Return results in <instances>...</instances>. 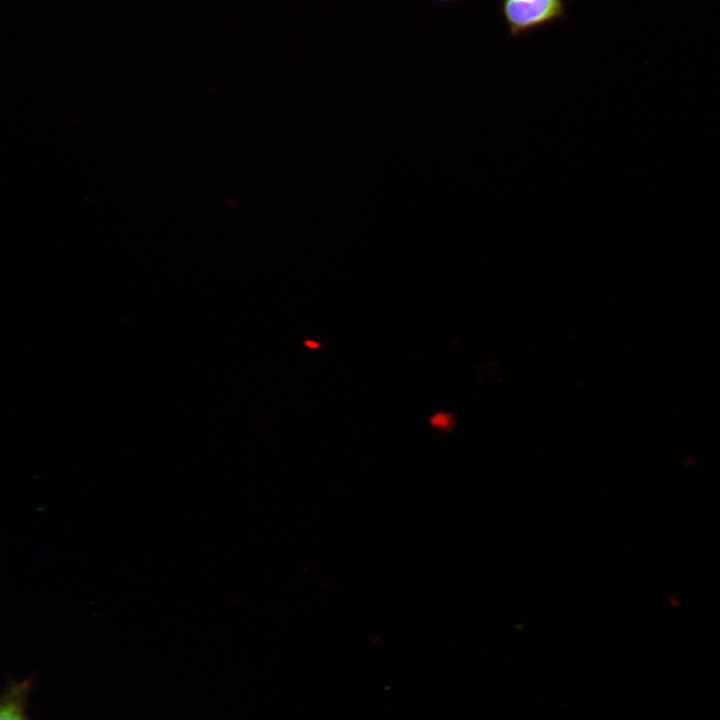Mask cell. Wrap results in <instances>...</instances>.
I'll return each instance as SVG.
<instances>
[{"label": "cell", "instance_id": "2", "mask_svg": "<svg viewBox=\"0 0 720 720\" xmlns=\"http://www.w3.org/2000/svg\"><path fill=\"white\" fill-rule=\"evenodd\" d=\"M33 679H9L0 700V720H30L27 715L28 695Z\"/></svg>", "mask_w": 720, "mask_h": 720}, {"label": "cell", "instance_id": "1", "mask_svg": "<svg viewBox=\"0 0 720 720\" xmlns=\"http://www.w3.org/2000/svg\"><path fill=\"white\" fill-rule=\"evenodd\" d=\"M501 12L512 37H517L565 15L563 0H502Z\"/></svg>", "mask_w": 720, "mask_h": 720}, {"label": "cell", "instance_id": "3", "mask_svg": "<svg viewBox=\"0 0 720 720\" xmlns=\"http://www.w3.org/2000/svg\"><path fill=\"white\" fill-rule=\"evenodd\" d=\"M436 1H440V2H451V1H455V0H436Z\"/></svg>", "mask_w": 720, "mask_h": 720}]
</instances>
